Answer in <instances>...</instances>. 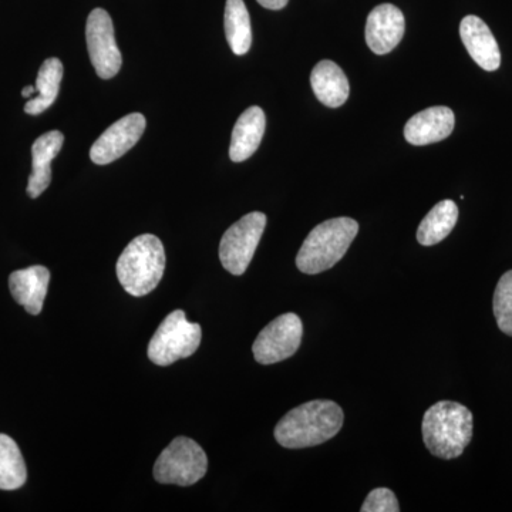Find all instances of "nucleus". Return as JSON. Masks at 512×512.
<instances>
[{
  "label": "nucleus",
  "mask_w": 512,
  "mask_h": 512,
  "mask_svg": "<svg viewBox=\"0 0 512 512\" xmlns=\"http://www.w3.org/2000/svg\"><path fill=\"white\" fill-rule=\"evenodd\" d=\"M343 410L330 400L301 404L282 417L275 427V439L282 447L308 448L333 439L342 430Z\"/></svg>",
  "instance_id": "nucleus-1"
},
{
  "label": "nucleus",
  "mask_w": 512,
  "mask_h": 512,
  "mask_svg": "<svg viewBox=\"0 0 512 512\" xmlns=\"http://www.w3.org/2000/svg\"><path fill=\"white\" fill-rule=\"evenodd\" d=\"M423 440L433 456L453 460L464 453L473 439V413L463 404L439 402L423 417Z\"/></svg>",
  "instance_id": "nucleus-2"
},
{
  "label": "nucleus",
  "mask_w": 512,
  "mask_h": 512,
  "mask_svg": "<svg viewBox=\"0 0 512 512\" xmlns=\"http://www.w3.org/2000/svg\"><path fill=\"white\" fill-rule=\"evenodd\" d=\"M359 232L352 218H333L313 228L296 256V266L306 275H316L333 268L346 255Z\"/></svg>",
  "instance_id": "nucleus-3"
},
{
  "label": "nucleus",
  "mask_w": 512,
  "mask_h": 512,
  "mask_svg": "<svg viewBox=\"0 0 512 512\" xmlns=\"http://www.w3.org/2000/svg\"><path fill=\"white\" fill-rule=\"evenodd\" d=\"M165 251L156 235L134 238L117 261V278L124 291L133 296L153 292L163 279Z\"/></svg>",
  "instance_id": "nucleus-4"
},
{
  "label": "nucleus",
  "mask_w": 512,
  "mask_h": 512,
  "mask_svg": "<svg viewBox=\"0 0 512 512\" xmlns=\"http://www.w3.org/2000/svg\"><path fill=\"white\" fill-rule=\"evenodd\" d=\"M201 326L188 322L183 311H174L158 326L148 343V359L157 366H170L190 357L200 348Z\"/></svg>",
  "instance_id": "nucleus-5"
},
{
  "label": "nucleus",
  "mask_w": 512,
  "mask_h": 512,
  "mask_svg": "<svg viewBox=\"0 0 512 512\" xmlns=\"http://www.w3.org/2000/svg\"><path fill=\"white\" fill-rule=\"evenodd\" d=\"M208 458L200 444L187 437H177L154 466V478L160 484L190 487L207 474Z\"/></svg>",
  "instance_id": "nucleus-6"
},
{
  "label": "nucleus",
  "mask_w": 512,
  "mask_h": 512,
  "mask_svg": "<svg viewBox=\"0 0 512 512\" xmlns=\"http://www.w3.org/2000/svg\"><path fill=\"white\" fill-rule=\"evenodd\" d=\"M265 227L266 215L262 212H251L227 229L221 239L220 259L229 274H245L254 258Z\"/></svg>",
  "instance_id": "nucleus-7"
},
{
  "label": "nucleus",
  "mask_w": 512,
  "mask_h": 512,
  "mask_svg": "<svg viewBox=\"0 0 512 512\" xmlns=\"http://www.w3.org/2000/svg\"><path fill=\"white\" fill-rule=\"evenodd\" d=\"M303 323L295 313H285L272 320L259 333L252 346L255 360L261 365L284 362L298 352L302 343Z\"/></svg>",
  "instance_id": "nucleus-8"
},
{
  "label": "nucleus",
  "mask_w": 512,
  "mask_h": 512,
  "mask_svg": "<svg viewBox=\"0 0 512 512\" xmlns=\"http://www.w3.org/2000/svg\"><path fill=\"white\" fill-rule=\"evenodd\" d=\"M87 49L96 73L104 80L120 72L123 57L114 37L113 20L104 9H94L87 18Z\"/></svg>",
  "instance_id": "nucleus-9"
},
{
  "label": "nucleus",
  "mask_w": 512,
  "mask_h": 512,
  "mask_svg": "<svg viewBox=\"0 0 512 512\" xmlns=\"http://www.w3.org/2000/svg\"><path fill=\"white\" fill-rule=\"evenodd\" d=\"M146 117L131 113L107 128L90 148L94 164L107 165L119 160L127 151L136 146L146 130Z\"/></svg>",
  "instance_id": "nucleus-10"
},
{
  "label": "nucleus",
  "mask_w": 512,
  "mask_h": 512,
  "mask_svg": "<svg viewBox=\"0 0 512 512\" xmlns=\"http://www.w3.org/2000/svg\"><path fill=\"white\" fill-rule=\"evenodd\" d=\"M406 20L402 10L383 3L370 12L366 23V42L376 55H387L402 42Z\"/></svg>",
  "instance_id": "nucleus-11"
},
{
  "label": "nucleus",
  "mask_w": 512,
  "mask_h": 512,
  "mask_svg": "<svg viewBox=\"0 0 512 512\" xmlns=\"http://www.w3.org/2000/svg\"><path fill=\"white\" fill-rule=\"evenodd\" d=\"M460 36L468 55L484 69L495 72L501 64L500 46L483 19L470 15L461 20Z\"/></svg>",
  "instance_id": "nucleus-12"
},
{
  "label": "nucleus",
  "mask_w": 512,
  "mask_h": 512,
  "mask_svg": "<svg viewBox=\"0 0 512 512\" xmlns=\"http://www.w3.org/2000/svg\"><path fill=\"white\" fill-rule=\"evenodd\" d=\"M456 117L448 107H430L407 121L404 137L413 146L439 143L453 133Z\"/></svg>",
  "instance_id": "nucleus-13"
},
{
  "label": "nucleus",
  "mask_w": 512,
  "mask_h": 512,
  "mask_svg": "<svg viewBox=\"0 0 512 512\" xmlns=\"http://www.w3.org/2000/svg\"><path fill=\"white\" fill-rule=\"evenodd\" d=\"M50 272L42 265L20 269L9 276V289L13 299L30 315H39L49 288Z\"/></svg>",
  "instance_id": "nucleus-14"
},
{
  "label": "nucleus",
  "mask_w": 512,
  "mask_h": 512,
  "mask_svg": "<svg viewBox=\"0 0 512 512\" xmlns=\"http://www.w3.org/2000/svg\"><path fill=\"white\" fill-rule=\"evenodd\" d=\"M64 136L60 131L53 130L37 138L32 146V174L29 177L28 195L37 198L52 183V161L62 150Z\"/></svg>",
  "instance_id": "nucleus-15"
},
{
  "label": "nucleus",
  "mask_w": 512,
  "mask_h": 512,
  "mask_svg": "<svg viewBox=\"0 0 512 512\" xmlns=\"http://www.w3.org/2000/svg\"><path fill=\"white\" fill-rule=\"evenodd\" d=\"M266 127V117L261 107H249L239 117L234 130H232L229 158L234 163H242L254 156L261 146Z\"/></svg>",
  "instance_id": "nucleus-16"
},
{
  "label": "nucleus",
  "mask_w": 512,
  "mask_h": 512,
  "mask_svg": "<svg viewBox=\"0 0 512 512\" xmlns=\"http://www.w3.org/2000/svg\"><path fill=\"white\" fill-rule=\"evenodd\" d=\"M311 84L316 99L332 109L343 106L349 99L348 77L338 64L330 60H322L313 67Z\"/></svg>",
  "instance_id": "nucleus-17"
},
{
  "label": "nucleus",
  "mask_w": 512,
  "mask_h": 512,
  "mask_svg": "<svg viewBox=\"0 0 512 512\" xmlns=\"http://www.w3.org/2000/svg\"><path fill=\"white\" fill-rule=\"evenodd\" d=\"M63 63L56 57H50L40 66L36 79L37 96L25 104V113L39 116L53 106L59 96L63 79Z\"/></svg>",
  "instance_id": "nucleus-18"
},
{
  "label": "nucleus",
  "mask_w": 512,
  "mask_h": 512,
  "mask_svg": "<svg viewBox=\"0 0 512 512\" xmlns=\"http://www.w3.org/2000/svg\"><path fill=\"white\" fill-rule=\"evenodd\" d=\"M458 220L456 202L444 200L431 208L417 229V241L424 247L440 244L451 234Z\"/></svg>",
  "instance_id": "nucleus-19"
},
{
  "label": "nucleus",
  "mask_w": 512,
  "mask_h": 512,
  "mask_svg": "<svg viewBox=\"0 0 512 512\" xmlns=\"http://www.w3.org/2000/svg\"><path fill=\"white\" fill-rule=\"evenodd\" d=\"M225 35L237 56L247 55L252 45L251 18L244 0H227L225 5Z\"/></svg>",
  "instance_id": "nucleus-20"
},
{
  "label": "nucleus",
  "mask_w": 512,
  "mask_h": 512,
  "mask_svg": "<svg viewBox=\"0 0 512 512\" xmlns=\"http://www.w3.org/2000/svg\"><path fill=\"white\" fill-rule=\"evenodd\" d=\"M26 480L28 468L18 444L6 434H0V490H18Z\"/></svg>",
  "instance_id": "nucleus-21"
},
{
  "label": "nucleus",
  "mask_w": 512,
  "mask_h": 512,
  "mask_svg": "<svg viewBox=\"0 0 512 512\" xmlns=\"http://www.w3.org/2000/svg\"><path fill=\"white\" fill-rule=\"evenodd\" d=\"M494 316L501 332L512 336V271L505 272L495 288Z\"/></svg>",
  "instance_id": "nucleus-22"
},
{
  "label": "nucleus",
  "mask_w": 512,
  "mask_h": 512,
  "mask_svg": "<svg viewBox=\"0 0 512 512\" xmlns=\"http://www.w3.org/2000/svg\"><path fill=\"white\" fill-rule=\"evenodd\" d=\"M362 512H399V501L396 495L389 488H376L372 493L367 495L365 503H363Z\"/></svg>",
  "instance_id": "nucleus-23"
},
{
  "label": "nucleus",
  "mask_w": 512,
  "mask_h": 512,
  "mask_svg": "<svg viewBox=\"0 0 512 512\" xmlns=\"http://www.w3.org/2000/svg\"><path fill=\"white\" fill-rule=\"evenodd\" d=\"M288 2L289 0H258L259 5L271 10L284 9Z\"/></svg>",
  "instance_id": "nucleus-24"
},
{
  "label": "nucleus",
  "mask_w": 512,
  "mask_h": 512,
  "mask_svg": "<svg viewBox=\"0 0 512 512\" xmlns=\"http://www.w3.org/2000/svg\"><path fill=\"white\" fill-rule=\"evenodd\" d=\"M35 93H37L36 86H28L22 90V96L26 97V99H28V97H32Z\"/></svg>",
  "instance_id": "nucleus-25"
}]
</instances>
